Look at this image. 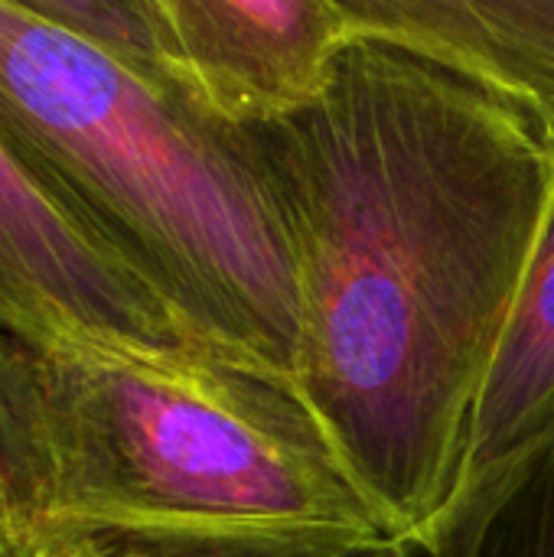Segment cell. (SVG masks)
<instances>
[{"mask_svg":"<svg viewBox=\"0 0 554 557\" xmlns=\"http://www.w3.org/2000/svg\"><path fill=\"white\" fill-rule=\"evenodd\" d=\"M98 557H114V555H98Z\"/></svg>","mask_w":554,"mask_h":557,"instance_id":"30bf717a","label":"cell"},{"mask_svg":"<svg viewBox=\"0 0 554 557\" xmlns=\"http://www.w3.org/2000/svg\"><path fill=\"white\" fill-rule=\"evenodd\" d=\"M434 557H554V441Z\"/></svg>","mask_w":554,"mask_h":557,"instance_id":"ba28073f","label":"cell"},{"mask_svg":"<svg viewBox=\"0 0 554 557\" xmlns=\"http://www.w3.org/2000/svg\"><path fill=\"white\" fill-rule=\"evenodd\" d=\"M353 39L434 62L519 108L554 144V0H340Z\"/></svg>","mask_w":554,"mask_h":557,"instance_id":"8992f818","label":"cell"},{"mask_svg":"<svg viewBox=\"0 0 554 557\" xmlns=\"http://www.w3.org/2000/svg\"><path fill=\"white\" fill-rule=\"evenodd\" d=\"M242 131L294 255L297 392L398 545L428 555L545 225L554 144L372 39L304 111Z\"/></svg>","mask_w":554,"mask_h":557,"instance_id":"6da1fadb","label":"cell"},{"mask_svg":"<svg viewBox=\"0 0 554 557\" xmlns=\"http://www.w3.org/2000/svg\"><path fill=\"white\" fill-rule=\"evenodd\" d=\"M0 326L49 349L222 359L147 281L65 215L3 144Z\"/></svg>","mask_w":554,"mask_h":557,"instance_id":"277c9868","label":"cell"},{"mask_svg":"<svg viewBox=\"0 0 554 557\" xmlns=\"http://www.w3.org/2000/svg\"><path fill=\"white\" fill-rule=\"evenodd\" d=\"M153 62L232 127L304 111L353 42L340 0H147Z\"/></svg>","mask_w":554,"mask_h":557,"instance_id":"5b68a950","label":"cell"},{"mask_svg":"<svg viewBox=\"0 0 554 557\" xmlns=\"http://www.w3.org/2000/svg\"><path fill=\"white\" fill-rule=\"evenodd\" d=\"M554 441V193L522 290L480 388L451 509L428 548L473 519Z\"/></svg>","mask_w":554,"mask_h":557,"instance_id":"52a82bcc","label":"cell"},{"mask_svg":"<svg viewBox=\"0 0 554 557\" xmlns=\"http://www.w3.org/2000/svg\"><path fill=\"white\" fill-rule=\"evenodd\" d=\"M0 144L212 352L297 379L294 255L242 127L39 3L0 0Z\"/></svg>","mask_w":554,"mask_h":557,"instance_id":"3957f363","label":"cell"},{"mask_svg":"<svg viewBox=\"0 0 554 557\" xmlns=\"http://www.w3.org/2000/svg\"><path fill=\"white\" fill-rule=\"evenodd\" d=\"M0 557H13V542H10V519L3 506V486H0Z\"/></svg>","mask_w":554,"mask_h":557,"instance_id":"9c48e42d","label":"cell"},{"mask_svg":"<svg viewBox=\"0 0 554 557\" xmlns=\"http://www.w3.org/2000/svg\"><path fill=\"white\" fill-rule=\"evenodd\" d=\"M13 557H402L291 379L0 326Z\"/></svg>","mask_w":554,"mask_h":557,"instance_id":"7a4b0ae2","label":"cell"}]
</instances>
